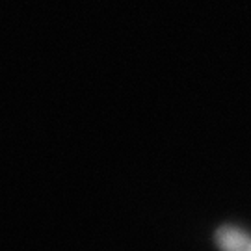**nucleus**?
Listing matches in <instances>:
<instances>
[{
  "mask_svg": "<svg viewBox=\"0 0 251 251\" xmlns=\"http://www.w3.org/2000/svg\"><path fill=\"white\" fill-rule=\"evenodd\" d=\"M214 238L222 251H251V236L236 227L218 229Z\"/></svg>",
  "mask_w": 251,
  "mask_h": 251,
  "instance_id": "nucleus-1",
  "label": "nucleus"
}]
</instances>
